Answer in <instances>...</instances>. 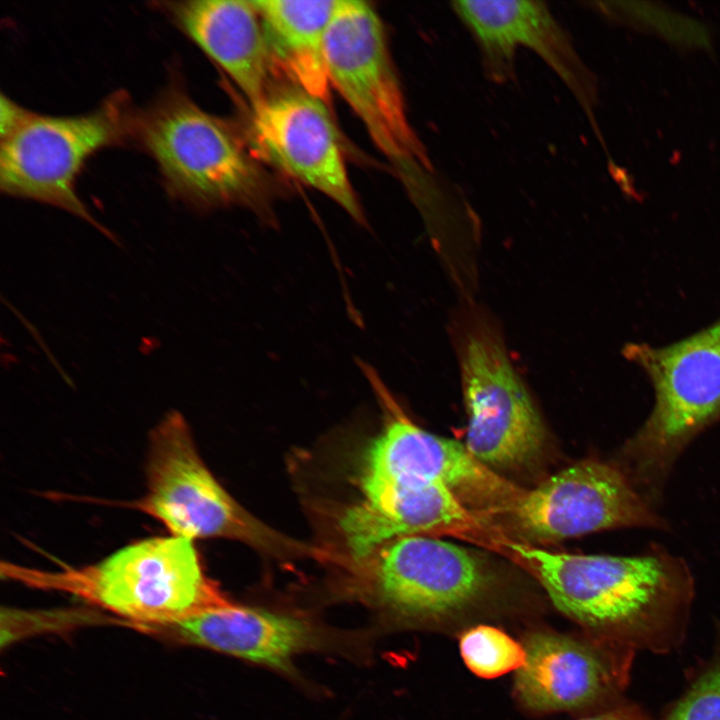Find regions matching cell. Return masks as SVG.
I'll return each mask as SVG.
<instances>
[{
	"label": "cell",
	"instance_id": "obj_1",
	"mask_svg": "<svg viewBox=\"0 0 720 720\" xmlns=\"http://www.w3.org/2000/svg\"><path fill=\"white\" fill-rule=\"evenodd\" d=\"M568 617L625 644L660 648L692 597L686 564L666 552L640 556L554 553L512 545Z\"/></svg>",
	"mask_w": 720,
	"mask_h": 720
},
{
	"label": "cell",
	"instance_id": "obj_2",
	"mask_svg": "<svg viewBox=\"0 0 720 720\" xmlns=\"http://www.w3.org/2000/svg\"><path fill=\"white\" fill-rule=\"evenodd\" d=\"M1 574L75 595L141 631L231 603L205 573L194 541L172 535L137 541L81 567L43 570L2 562Z\"/></svg>",
	"mask_w": 720,
	"mask_h": 720
},
{
	"label": "cell",
	"instance_id": "obj_3",
	"mask_svg": "<svg viewBox=\"0 0 720 720\" xmlns=\"http://www.w3.org/2000/svg\"><path fill=\"white\" fill-rule=\"evenodd\" d=\"M133 142L156 163L168 193L197 210L240 206L273 223L263 168L225 120L200 108L172 81L136 110Z\"/></svg>",
	"mask_w": 720,
	"mask_h": 720
},
{
	"label": "cell",
	"instance_id": "obj_4",
	"mask_svg": "<svg viewBox=\"0 0 720 720\" xmlns=\"http://www.w3.org/2000/svg\"><path fill=\"white\" fill-rule=\"evenodd\" d=\"M648 376L654 406L616 464L654 505L685 447L720 416V319L678 342L627 346Z\"/></svg>",
	"mask_w": 720,
	"mask_h": 720
},
{
	"label": "cell",
	"instance_id": "obj_5",
	"mask_svg": "<svg viewBox=\"0 0 720 720\" xmlns=\"http://www.w3.org/2000/svg\"><path fill=\"white\" fill-rule=\"evenodd\" d=\"M146 480L144 495L127 506L158 520L172 536L191 541L227 538L279 555L311 552L234 500L202 460L178 411H170L150 433Z\"/></svg>",
	"mask_w": 720,
	"mask_h": 720
},
{
	"label": "cell",
	"instance_id": "obj_6",
	"mask_svg": "<svg viewBox=\"0 0 720 720\" xmlns=\"http://www.w3.org/2000/svg\"><path fill=\"white\" fill-rule=\"evenodd\" d=\"M135 112L123 91L83 114L51 116L31 111L19 127L1 138V191L66 210L113 240L89 213L75 185L96 152L133 141Z\"/></svg>",
	"mask_w": 720,
	"mask_h": 720
},
{
	"label": "cell",
	"instance_id": "obj_7",
	"mask_svg": "<svg viewBox=\"0 0 720 720\" xmlns=\"http://www.w3.org/2000/svg\"><path fill=\"white\" fill-rule=\"evenodd\" d=\"M325 50L331 86L360 118L377 148L400 168H429L374 8L364 1L337 0Z\"/></svg>",
	"mask_w": 720,
	"mask_h": 720
},
{
	"label": "cell",
	"instance_id": "obj_8",
	"mask_svg": "<svg viewBox=\"0 0 720 720\" xmlns=\"http://www.w3.org/2000/svg\"><path fill=\"white\" fill-rule=\"evenodd\" d=\"M357 364L387 415L363 456V498L396 484L429 481L447 487L467 509L509 511L521 489L479 462L464 443L430 433L410 421L374 367L361 359Z\"/></svg>",
	"mask_w": 720,
	"mask_h": 720
},
{
	"label": "cell",
	"instance_id": "obj_9",
	"mask_svg": "<svg viewBox=\"0 0 720 720\" xmlns=\"http://www.w3.org/2000/svg\"><path fill=\"white\" fill-rule=\"evenodd\" d=\"M461 379L469 452L494 471L536 462L546 442L544 422L504 345L488 328L467 335Z\"/></svg>",
	"mask_w": 720,
	"mask_h": 720
},
{
	"label": "cell",
	"instance_id": "obj_10",
	"mask_svg": "<svg viewBox=\"0 0 720 720\" xmlns=\"http://www.w3.org/2000/svg\"><path fill=\"white\" fill-rule=\"evenodd\" d=\"M508 512L528 538L559 541L618 528L666 524L616 463L578 461L518 495Z\"/></svg>",
	"mask_w": 720,
	"mask_h": 720
},
{
	"label": "cell",
	"instance_id": "obj_11",
	"mask_svg": "<svg viewBox=\"0 0 720 720\" xmlns=\"http://www.w3.org/2000/svg\"><path fill=\"white\" fill-rule=\"evenodd\" d=\"M369 558L372 595L405 619L453 615L478 601L490 586L488 569L477 555L425 535L394 540Z\"/></svg>",
	"mask_w": 720,
	"mask_h": 720
},
{
	"label": "cell",
	"instance_id": "obj_12",
	"mask_svg": "<svg viewBox=\"0 0 720 720\" xmlns=\"http://www.w3.org/2000/svg\"><path fill=\"white\" fill-rule=\"evenodd\" d=\"M325 105L297 87L272 92L250 107L253 141L279 169L323 193L357 223L366 225Z\"/></svg>",
	"mask_w": 720,
	"mask_h": 720
},
{
	"label": "cell",
	"instance_id": "obj_13",
	"mask_svg": "<svg viewBox=\"0 0 720 720\" xmlns=\"http://www.w3.org/2000/svg\"><path fill=\"white\" fill-rule=\"evenodd\" d=\"M455 14L480 50L489 78L504 83L514 73L519 46L531 49L559 76L587 116L597 100L594 75L576 52L567 32L540 1H455Z\"/></svg>",
	"mask_w": 720,
	"mask_h": 720
},
{
	"label": "cell",
	"instance_id": "obj_14",
	"mask_svg": "<svg viewBox=\"0 0 720 720\" xmlns=\"http://www.w3.org/2000/svg\"><path fill=\"white\" fill-rule=\"evenodd\" d=\"M523 664L514 691L526 708L537 712L573 710L618 693L628 681L633 648L606 638L578 639L539 631L522 644Z\"/></svg>",
	"mask_w": 720,
	"mask_h": 720
},
{
	"label": "cell",
	"instance_id": "obj_15",
	"mask_svg": "<svg viewBox=\"0 0 720 720\" xmlns=\"http://www.w3.org/2000/svg\"><path fill=\"white\" fill-rule=\"evenodd\" d=\"M155 5L226 72L250 107L272 93L275 66L252 1L185 0Z\"/></svg>",
	"mask_w": 720,
	"mask_h": 720
},
{
	"label": "cell",
	"instance_id": "obj_16",
	"mask_svg": "<svg viewBox=\"0 0 720 720\" xmlns=\"http://www.w3.org/2000/svg\"><path fill=\"white\" fill-rule=\"evenodd\" d=\"M143 632L283 670L316 642L312 627L301 619L233 603Z\"/></svg>",
	"mask_w": 720,
	"mask_h": 720
},
{
	"label": "cell",
	"instance_id": "obj_17",
	"mask_svg": "<svg viewBox=\"0 0 720 720\" xmlns=\"http://www.w3.org/2000/svg\"><path fill=\"white\" fill-rule=\"evenodd\" d=\"M468 512L444 485L416 481L362 498L341 513L338 525L351 555L366 560L394 540L458 525Z\"/></svg>",
	"mask_w": 720,
	"mask_h": 720
},
{
	"label": "cell",
	"instance_id": "obj_18",
	"mask_svg": "<svg viewBox=\"0 0 720 720\" xmlns=\"http://www.w3.org/2000/svg\"><path fill=\"white\" fill-rule=\"evenodd\" d=\"M275 68L327 104L326 36L337 0H253Z\"/></svg>",
	"mask_w": 720,
	"mask_h": 720
},
{
	"label": "cell",
	"instance_id": "obj_19",
	"mask_svg": "<svg viewBox=\"0 0 720 720\" xmlns=\"http://www.w3.org/2000/svg\"><path fill=\"white\" fill-rule=\"evenodd\" d=\"M460 652L467 667L484 678L517 670L525 660L522 645L505 632L486 625L471 628L462 635Z\"/></svg>",
	"mask_w": 720,
	"mask_h": 720
},
{
	"label": "cell",
	"instance_id": "obj_20",
	"mask_svg": "<svg viewBox=\"0 0 720 720\" xmlns=\"http://www.w3.org/2000/svg\"><path fill=\"white\" fill-rule=\"evenodd\" d=\"M666 720H720V662L695 681Z\"/></svg>",
	"mask_w": 720,
	"mask_h": 720
},
{
	"label": "cell",
	"instance_id": "obj_21",
	"mask_svg": "<svg viewBox=\"0 0 720 720\" xmlns=\"http://www.w3.org/2000/svg\"><path fill=\"white\" fill-rule=\"evenodd\" d=\"M31 111L17 104L9 97L1 94L0 101V135L6 137L19 127L30 115Z\"/></svg>",
	"mask_w": 720,
	"mask_h": 720
},
{
	"label": "cell",
	"instance_id": "obj_22",
	"mask_svg": "<svg viewBox=\"0 0 720 720\" xmlns=\"http://www.w3.org/2000/svg\"><path fill=\"white\" fill-rule=\"evenodd\" d=\"M580 720H647L636 706H621Z\"/></svg>",
	"mask_w": 720,
	"mask_h": 720
}]
</instances>
